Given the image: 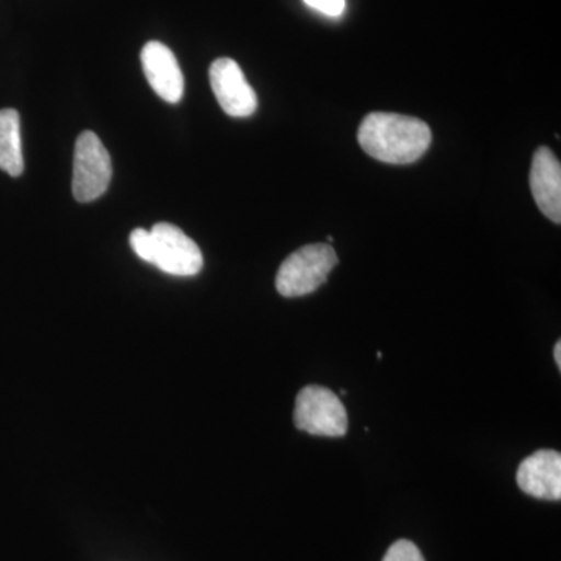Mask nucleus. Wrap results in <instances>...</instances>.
<instances>
[{
  "instance_id": "1",
  "label": "nucleus",
  "mask_w": 561,
  "mask_h": 561,
  "mask_svg": "<svg viewBox=\"0 0 561 561\" xmlns=\"http://www.w3.org/2000/svg\"><path fill=\"white\" fill-rule=\"evenodd\" d=\"M357 139L365 153L387 164L419 161L432 142L431 128L416 117L371 113L362 121Z\"/></svg>"
},
{
  "instance_id": "2",
  "label": "nucleus",
  "mask_w": 561,
  "mask_h": 561,
  "mask_svg": "<svg viewBox=\"0 0 561 561\" xmlns=\"http://www.w3.org/2000/svg\"><path fill=\"white\" fill-rule=\"evenodd\" d=\"M337 262V254L327 243L301 247L280 264L276 290L286 298L312 294L327 283Z\"/></svg>"
},
{
  "instance_id": "3",
  "label": "nucleus",
  "mask_w": 561,
  "mask_h": 561,
  "mask_svg": "<svg viewBox=\"0 0 561 561\" xmlns=\"http://www.w3.org/2000/svg\"><path fill=\"white\" fill-rule=\"evenodd\" d=\"M297 430L321 437H343L348 431V416L341 398L321 386L305 387L295 402Z\"/></svg>"
},
{
  "instance_id": "4",
  "label": "nucleus",
  "mask_w": 561,
  "mask_h": 561,
  "mask_svg": "<svg viewBox=\"0 0 561 561\" xmlns=\"http://www.w3.org/2000/svg\"><path fill=\"white\" fill-rule=\"evenodd\" d=\"M111 176L113 164L102 140L95 133H81L73 151L72 194L76 201H98L108 190Z\"/></svg>"
},
{
  "instance_id": "5",
  "label": "nucleus",
  "mask_w": 561,
  "mask_h": 561,
  "mask_svg": "<svg viewBox=\"0 0 561 561\" xmlns=\"http://www.w3.org/2000/svg\"><path fill=\"white\" fill-rule=\"evenodd\" d=\"M153 239L151 264L172 276H195L203 268V254L190 236L172 224H157L150 230Z\"/></svg>"
},
{
  "instance_id": "6",
  "label": "nucleus",
  "mask_w": 561,
  "mask_h": 561,
  "mask_svg": "<svg viewBox=\"0 0 561 561\" xmlns=\"http://www.w3.org/2000/svg\"><path fill=\"white\" fill-rule=\"evenodd\" d=\"M209 81L217 102L228 116L249 117L256 111V92L243 76L241 66L231 58H219L210 65Z\"/></svg>"
},
{
  "instance_id": "7",
  "label": "nucleus",
  "mask_w": 561,
  "mask_h": 561,
  "mask_svg": "<svg viewBox=\"0 0 561 561\" xmlns=\"http://www.w3.org/2000/svg\"><path fill=\"white\" fill-rule=\"evenodd\" d=\"M519 489L535 500H561V454L538 449L519 465L516 471Z\"/></svg>"
},
{
  "instance_id": "8",
  "label": "nucleus",
  "mask_w": 561,
  "mask_h": 561,
  "mask_svg": "<svg viewBox=\"0 0 561 561\" xmlns=\"http://www.w3.org/2000/svg\"><path fill=\"white\" fill-rule=\"evenodd\" d=\"M144 73L151 90L168 103H179L184 94V77L175 55L158 41H150L140 51Z\"/></svg>"
},
{
  "instance_id": "9",
  "label": "nucleus",
  "mask_w": 561,
  "mask_h": 561,
  "mask_svg": "<svg viewBox=\"0 0 561 561\" xmlns=\"http://www.w3.org/2000/svg\"><path fill=\"white\" fill-rule=\"evenodd\" d=\"M530 187L541 213L553 224L561 221V165L548 147L535 151Z\"/></svg>"
},
{
  "instance_id": "10",
  "label": "nucleus",
  "mask_w": 561,
  "mask_h": 561,
  "mask_svg": "<svg viewBox=\"0 0 561 561\" xmlns=\"http://www.w3.org/2000/svg\"><path fill=\"white\" fill-rule=\"evenodd\" d=\"M0 169L11 176L24 172L21 119L16 110H0Z\"/></svg>"
},
{
  "instance_id": "11",
  "label": "nucleus",
  "mask_w": 561,
  "mask_h": 561,
  "mask_svg": "<svg viewBox=\"0 0 561 561\" xmlns=\"http://www.w3.org/2000/svg\"><path fill=\"white\" fill-rule=\"evenodd\" d=\"M382 561H426L423 553L409 540H398L390 546Z\"/></svg>"
},
{
  "instance_id": "12",
  "label": "nucleus",
  "mask_w": 561,
  "mask_h": 561,
  "mask_svg": "<svg viewBox=\"0 0 561 561\" xmlns=\"http://www.w3.org/2000/svg\"><path fill=\"white\" fill-rule=\"evenodd\" d=\"M130 245L140 260L151 264V261H153V239H151L150 231L136 228L130 234Z\"/></svg>"
},
{
  "instance_id": "13",
  "label": "nucleus",
  "mask_w": 561,
  "mask_h": 561,
  "mask_svg": "<svg viewBox=\"0 0 561 561\" xmlns=\"http://www.w3.org/2000/svg\"><path fill=\"white\" fill-rule=\"evenodd\" d=\"M306 5L327 16L339 18L345 11L346 0H305Z\"/></svg>"
},
{
  "instance_id": "14",
  "label": "nucleus",
  "mask_w": 561,
  "mask_h": 561,
  "mask_svg": "<svg viewBox=\"0 0 561 561\" xmlns=\"http://www.w3.org/2000/svg\"><path fill=\"white\" fill-rule=\"evenodd\" d=\"M553 359H556L557 367L559 370L561 368V342L556 343V348H553Z\"/></svg>"
}]
</instances>
